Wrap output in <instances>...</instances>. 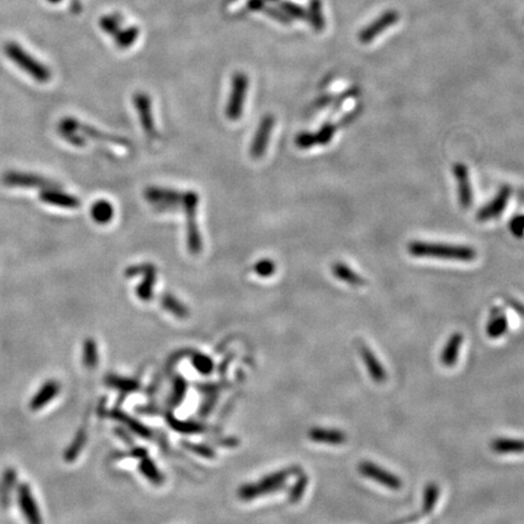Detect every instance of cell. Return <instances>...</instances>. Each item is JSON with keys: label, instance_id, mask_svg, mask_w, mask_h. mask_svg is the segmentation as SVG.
<instances>
[{"label": "cell", "instance_id": "obj_1", "mask_svg": "<svg viewBox=\"0 0 524 524\" xmlns=\"http://www.w3.org/2000/svg\"><path fill=\"white\" fill-rule=\"evenodd\" d=\"M410 255L415 257H432L454 261H473L477 257L475 249L464 245H449L438 243L414 242L408 245Z\"/></svg>", "mask_w": 524, "mask_h": 524}, {"label": "cell", "instance_id": "obj_2", "mask_svg": "<svg viewBox=\"0 0 524 524\" xmlns=\"http://www.w3.org/2000/svg\"><path fill=\"white\" fill-rule=\"evenodd\" d=\"M299 472V469H286V470L277 471L274 473L263 477L262 480H257L256 483H249L244 484L238 490V496L239 499L244 501H250L255 500L260 496H265L267 494H271L274 491L281 490L286 487V480Z\"/></svg>", "mask_w": 524, "mask_h": 524}, {"label": "cell", "instance_id": "obj_3", "mask_svg": "<svg viewBox=\"0 0 524 524\" xmlns=\"http://www.w3.org/2000/svg\"><path fill=\"white\" fill-rule=\"evenodd\" d=\"M199 195L194 191H187L182 193L180 207L184 209L186 215V228H187V247L192 255H198L203 249V241L199 232L197 222V210H198Z\"/></svg>", "mask_w": 524, "mask_h": 524}, {"label": "cell", "instance_id": "obj_4", "mask_svg": "<svg viewBox=\"0 0 524 524\" xmlns=\"http://www.w3.org/2000/svg\"><path fill=\"white\" fill-rule=\"evenodd\" d=\"M5 53L15 64H17L24 72L29 74L37 82H46L50 80L51 73L48 68L45 67L43 63L37 61L33 56H30L28 53H26L22 46L15 43L8 44L5 48Z\"/></svg>", "mask_w": 524, "mask_h": 524}, {"label": "cell", "instance_id": "obj_5", "mask_svg": "<svg viewBox=\"0 0 524 524\" xmlns=\"http://www.w3.org/2000/svg\"><path fill=\"white\" fill-rule=\"evenodd\" d=\"M1 181L5 186L12 189H37L43 191L49 189H61V186L51 181V180L43 177L40 175L32 174V173H24V171H6L1 176Z\"/></svg>", "mask_w": 524, "mask_h": 524}, {"label": "cell", "instance_id": "obj_6", "mask_svg": "<svg viewBox=\"0 0 524 524\" xmlns=\"http://www.w3.org/2000/svg\"><path fill=\"white\" fill-rule=\"evenodd\" d=\"M143 276V279L136 288V295L140 300L150 301L153 297V288L157 283V268L152 263H141L128 267L125 270V277Z\"/></svg>", "mask_w": 524, "mask_h": 524}, {"label": "cell", "instance_id": "obj_7", "mask_svg": "<svg viewBox=\"0 0 524 524\" xmlns=\"http://www.w3.org/2000/svg\"><path fill=\"white\" fill-rule=\"evenodd\" d=\"M182 193L176 189H163V187H148L145 191V198L150 202L157 210L168 211L177 209L181 204Z\"/></svg>", "mask_w": 524, "mask_h": 524}, {"label": "cell", "instance_id": "obj_8", "mask_svg": "<svg viewBox=\"0 0 524 524\" xmlns=\"http://www.w3.org/2000/svg\"><path fill=\"white\" fill-rule=\"evenodd\" d=\"M247 90V79L244 74H237L233 78L232 92L228 100L226 116L229 121L241 119Z\"/></svg>", "mask_w": 524, "mask_h": 524}, {"label": "cell", "instance_id": "obj_9", "mask_svg": "<svg viewBox=\"0 0 524 524\" xmlns=\"http://www.w3.org/2000/svg\"><path fill=\"white\" fill-rule=\"evenodd\" d=\"M17 503L24 519L28 524H43V517L38 504L34 498L33 491L27 483H22L17 488Z\"/></svg>", "mask_w": 524, "mask_h": 524}, {"label": "cell", "instance_id": "obj_10", "mask_svg": "<svg viewBox=\"0 0 524 524\" xmlns=\"http://www.w3.org/2000/svg\"><path fill=\"white\" fill-rule=\"evenodd\" d=\"M274 123H276V119L271 114H266L262 118L256 132H255V136H254L252 146H250V155H252V159H260V158H262V155H265L267 146H268V141H270V136H271V132L274 128Z\"/></svg>", "mask_w": 524, "mask_h": 524}, {"label": "cell", "instance_id": "obj_11", "mask_svg": "<svg viewBox=\"0 0 524 524\" xmlns=\"http://www.w3.org/2000/svg\"><path fill=\"white\" fill-rule=\"evenodd\" d=\"M358 470L364 477L378 482L388 489L398 490L402 488V480H399V477L393 475L388 471L383 470L373 462L364 461L362 464H359Z\"/></svg>", "mask_w": 524, "mask_h": 524}, {"label": "cell", "instance_id": "obj_12", "mask_svg": "<svg viewBox=\"0 0 524 524\" xmlns=\"http://www.w3.org/2000/svg\"><path fill=\"white\" fill-rule=\"evenodd\" d=\"M134 103L135 108L139 112L140 116L141 125L148 137L155 139L158 135L157 128H155V119L152 116V108H150V100L148 95L146 94H136L134 96Z\"/></svg>", "mask_w": 524, "mask_h": 524}, {"label": "cell", "instance_id": "obj_13", "mask_svg": "<svg viewBox=\"0 0 524 524\" xmlns=\"http://www.w3.org/2000/svg\"><path fill=\"white\" fill-rule=\"evenodd\" d=\"M61 392V385L56 380H48L40 386L38 391L34 393L33 397L29 402V408L33 412L42 410L49 403L53 402Z\"/></svg>", "mask_w": 524, "mask_h": 524}, {"label": "cell", "instance_id": "obj_14", "mask_svg": "<svg viewBox=\"0 0 524 524\" xmlns=\"http://www.w3.org/2000/svg\"><path fill=\"white\" fill-rule=\"evenodd\" d=\"M453 173L457 181V189H459V199H460L462 208L469 209L473 200V193L471 187L470 174L469 169L464 163H455L453 165Z\"/></svg>", "mask_w": 524, "mask_h": 524}, {"label": "cell", "instance_id": "obj_15", "mask_svg": "<svg viewBox=\"0 0 524 524\" xmlns=\"http://www.w3.org/2000/svg\"><path fill=\"white\" fill-rule=\"evenodd\" d=\"M39 198L49 205L63 209H77L80 207V200L72 194L66 193L61 189H49L40 191Z\"/></svg>", "mask_w": 524, "mask_h": 524}, {"label": "cell", "instance_id": "obj_16", "mask_svg": "<svg viewBox=\"0 0 524 524\" xmlns=\"http://www.w3.org/2000/svg\"><path fill=\"white\" fill-rule=\"evenodd\" d=\"M398 17L399 16H398L396 11H388L386 14H383L380 19H376L375 22H373V24L360 32V34H359V42L363 44L373 42L374 38L376 35L383 33V29L387 28L390 26L396 24L398 21Z\"/></svg>", "mask_w": 524, "mask_h": 524}, {"label": "cell", "instance_id": "obj_17", "mask_svg": "<svg viewBox=\"0 0 524 524\" xmlns=\"http://www.w3.org/2000/svg\"><path fill=\"white\" fill-rule=\"evenodd\" d=\"M509 195H511V189L509 187H504L498 193L496 198L493 199L484 208L480 209L477 218L480 221H488L491 218H499L509 203Z\"/></svg>", "mask_w": 524, "mask_h": 524}, {"label": "cell", "instance_id": "obj_18", "mask_svg": "<svg viewBox=\"0 0 524 524\" xmlns=\"http://www.w3.org/2000/svg\"><path fill=\"white\" fill-rule=\"evenodd\" d=\"M360 354L363 358L364 364L368 369V373L375 383H383L386 381L387 375L383 369V364L378 362L376 356L372 352V349L367 347L365 344H360Z\"/></svg>", "mask_w": 524, "mask_h": 524}, {"label": "cell", "instance_id": "obj_19", "mask_svg": "<svg viewBox=\"0 0 524 524\" xmlns=\"http://www.w3.org/2000/svg\"><path fill=\"white\" fill-rule=\"evenodd\" d=\"M308 437L311 441L315 443H324V444H331V446H340L344 444L347 441L346 433L339 430H329V428H312L308 432Z\"/></svg>", "mask_w": 524, "mask_h": 524}, {"label": "cell", "instance_id": "obj_20", "mask_svg": "<svg viewBox=\"0 0 524 524\" xmlns=\"http://www.w3.org/2000/svg\"><path fill=\"white\" fill-rule=\"evenodd\" d=\"M17 483V473L14 469H6L0 480V505L6 509L11 503L12 493Z\"/></svg>", "mask_w": 524, "mask_h": 524}, {"label": "cell", "instance_id": "obj_21", "mask_svg": "<svg viewBox=\"0 0 524 524\" xmlns=\"http://www.w3.org/2000/svg\"><path fill=\"white\" fill-rule=\"evenodd\" d=\"M79 131L82 132V135H87L89 139L92 140L100 141V142H108V143H113V145L121 146L124 148L130 147V142L123 139V137H118V136L110 135V134H105L102 131L97 130L95 128H92L90 125H85V124H79Z\"/></svg>", "mask_w": 524, "mask_h": 524}, {"label": "cell", "instance_id": "obj_22", "mask_svg": "<svg viewBox=\"0 0 524 524\" xmlns=\"http://www.w3.org/2000/svg\"><path fill=\"white\" fill-rule=\"evenodd\" d=\"M464 336L461 333H455L451 335L448 342H446L443 352H442L441 360L443 365L446 367H453L457 360V356L460 352L461 344H462Z\"/></svg>", "mask_w": 524, "mask_h": 524}, {"label": "cell", "instance_id": "obj_23", "mask_svg": "<svg viewBox=\"0 0 524 524\" xmlns=\"http://www.w3.org/2000/svg\"><path fill=\"white\" fill-rule=\"evenodd\" d=\"M333 274L340 281H344L346 284L352 286H363L367 284V281L363 277L347 266L344 262H336L333 265Z\"/></svg>", "mask_w": 524, "mask_h": 524}, {"label": "cell", "instance_id": "obj_24", "mask_svg": "<svg viewBox=\"0 0 524 524\" xmlns=\"http://www.w3.org/2000/svg\"><path fill=\"white\" fill-rule=\"evenodd\" d=\"M90 213L95 222L98 225H107L114 216V208L111 202H108L106 199H100L92 204Z\"/></svg>", "mask_w": 524, "mask_h": 524}, {"label": "cell", "instance_id": "obj_25", "mask_svg": "<svg viewBox=\"0 0 524 524\" xmlns=\"http://www.w3.org/2000/svg\"><path fill=\"white\" fill-rule=\"evenodd\" d=\"M490 448L498 454H521V453H524V441L523 439L498 438L490 443Z\"/></svg>", "mask_w": 524, "mask_h": 524}, {"label": "cell", "instance_id": "obj_26", "mask_svg": "<svg viewBox=\"0 0 524 524\" xmlns=\"http://www.w3.org/2000/svg\"><path fill=\"white\" fill-rule=\"evenodd\" d=\"M507 325L509 322L506 315H503L499 310H494L491 312L489 323L487 325V334L490 339H498L507 331Z\"/></svg>", "mask_w": 524, "mask_h": 524}, {"label": "cell", "instance_id": "obj_27", "mask_svg": "<svg viewBox=\"0 0 524 524\" xmlns=\"http://www.w3.org/2000/svg\"><path fill=\"white\" fill-rule=\"evenodd\" d=\"M87 443V432L84 428L79 430L76 433V436L73 438V441L71 442V444L67 446V449L63 453V459L66 462H73L74 460H77L78 456L80 455L84 446Z\"/></svg>", "mask_w": 524, "mask_h": 524}, {"label": "cell", "instance_id": "obj_28", "mask_svg": "<svg viewBox=\"0 0 524 524\" xmlns=\"http://www.w3.org/2000/svg\"><path fill=\"white\" fill-rule=\"evenodd\" d=\"M160 305L163 306L164 310L168 311L171 315H174L177 318H186L189 317V311L187 306L184 305L179 299H176L171 294H164L160 297Z\"/></svg>", "mask_w": 524, "mask_h": 524}, {"label": "cell", "instance_id": "obj_29", "mask_svg": "<svg viewBox=\"0 0 524 524\" xmlns=\"http://www.w3.org/2000/svg\"><path fill=\"white\" fill-rule=\"evenodd\" d=\"M82 363L89 369H94L98 364V349L95 340L89 338L82 344Z\"/></svg>", "mask_w": 524, "mask_h": 524}, {"label": "cell", "instance_id": "obj_30", "mask_svg": "<svg viewBox=\"0 0 524 524\" xmlns=\"http://www.w3.org/2000/svg\"><path fill=\"white\" fill-rule=\"evenodd\" d=\"M105 381L110 387L118 390L123 393L134 392L139 387V383L135 380L121 378V376H116V375H108Z\"/></svg>", "mask_w": 524, "mask_h": 524}, {"label": "cell", "instance_id": "obj_31", "mask_svg": "<svg viewBox=\"0 0 524 524\" xmlns=\"http://www.w3.org/2000/svg\"><path fill=\"white\" fill-rule=\"evenodd\" d=\"M112 415H113V417L116 419V420H119V421L123 422V423L128 425L129 428H131L132 431L136 432L137 435H140V436L143 437V438H150V430H148L147 427L143 426L141 422L136 421V420L131 419L130 417H128L124 412H119V410H114V412H112Z\"/></svg>", "mask_w": 524, "mask_h": 524}, {"label": "cell", "instance_id": "obj_32", "mask_svg": "<svg viewBox=\"0 0 524 524\" xmlns=\"http://www.w3.org/2000/svg\"><path fill=\"white\" fill-rule=\"evenodd\" d=\"M438 498H439V488H438V485L435 484V483H430V484L426 485L425 491H423L422 514H431L433 509H435V506H436Z\"/></svg>", "mask_w": 524, "mask_h": 524}, {"label": "cell", "instance_id": "obj_33", "mask_svg": "<svg viewBox=\"0 0 524 524\" xmlns=\"http://www.w3.org/2000/svg\"><path fill=\"white\" fill-rule=\"evenodd\" d=\"M140 471L147 480H150L155 484H160L163 482V475L160 473V471L157 469L153 461L150 460L147 456L142 457V460H141Z\"/></svg>", "mask_w": 524, "mask_h": 524}, {"label": "cell", "instance_id": "obj_34", "mask_svg": "<svg viewBox=\"0 0 524 524\" xmlns=\"http://www.w3.org/2000/svg\"><path fill=\"white\" fill-rule=\"evenodd\" d=\"M276 268V262L273 261V260H271V259H261V260H259L255 263L254 271H255L257 276L267 278V277H271L274 274Z\"/></svg>", "mask_w": 524, "mask_h": 524}, {"label": "cell", "instance_id": "obj_35", "mask_svg": "<svg viewBox=\"0 0 524 524\" xmlns=\"http://www.w3.org/2000/svg\"><path fill=\"white\" fill-rule=\"evenodd\" d=\"M307 484H308L307 475H300L299 480H296L295 485L291 488L290 493H289V500H290L291 503L300 501L301 498L304 496Z\"/></svg>", "mask_w": 524, "mask_h": 524}, {"label": "cell", "instance_id": "obj_36", "mask_svg": "<svg viewBox=\"0 0 524 524\" xmlns=\"http://www.w3.org/2000/svg\"><path fill=\"white\" fill-rule=\"evenodd\" d=\"M192 364L194 365V368L198 370L199 373L202 374H210L213 372V363L211 359L209 358L208 356H204V354L197 353L192 359Z\"/></svg>", "mask_w": 524, "mask_h": 524}, {"label": "cell", "instance_id": "obj_37", "mask_svg": "<svg viewBox=\"0 0 524 524\" xmlns=\"http://www.w3.org/2000/svg\"><path fill=\"white\" fill-rule=\"evenodd\" d=\"M335 134V126L333 124L326 123L324 125L320 128V130L315 134L317 137V145L325 146L329 143L330 141L333 140Z\"/></svg>", "mask_w": 524, "mask_h": 524}, {"label": "cell", "instance_id": "obj_38", "mask_svg": "<svg viewBox=\"0 0 524 524\" xmlns=\"http://www.w3.org/2000/svg\"><path fill=\"white\" fill-rule=\"evenodd\" d=\"M295 143L301 150H308V148H312L313 146L317 145V137H315V134L304 131V132L296 136Z\"/></svg>", "mask_w": 524, "mask_h": 524}, {"label": "cell", "instance_id": "obj_39", "mask_svg": "<svg viewBox=\"0 0 524 524\" xmlns=\"http://www.w3.org/2000/svg\"><path fill=\"white\" fill-rule=\"evenodd\" d=\"M187 392V383L182 378H177L175 380L174 391L171 394V401L174 404H179L182 402L184 394Z\"/></svg>", "mask_w": 524, "mask_h": 524}, {"label": "cell", "instance_id": "obj_40", "mask_svg": "<svg viewBox=\"0 0 524 524\" xmlns=\"http://www.w3.org/2000/svg\"><path fill=\"white\" fill-rule=\"evenodd\" d=\"M60 135L62 139L76 146V147H84L87 141L84 139V136H80L78 134V131H60Z\"/></svg>", "mask_w": 524, "mask_h": 524}, {"label": "cell", "instance_id": "obj_41", "mask_svg": "<svg viewBox=\"0 0 524 524\" xmlns=\"http://www.w3.org/2000/svg\"><path fill=\"white\" fill-rule=\"evenodd\" d=\"M169 421L173 428H176L177 431L193 433V432H199L202 430V427L197 425L195 422L193 423V422L177 421V420H169Z\"/></svg>", "mask_w": 524, "mask_h": 524}, {"label": "cell", "instance_id": "obj_42", "mask_svg": "<svg viewBox=\"0 0 524 524\" xmlns=\"http://www.w3.org/2000/svg\"><path fill=\"white\" fill-rule=\"evenodd\" d=\"M509 229L514 234V237H524V215L514 216L511 222H509Z\"/></svg>", "mask_w": 524, "mask_h": 524}, {"label": "cell", "instance_id": "obj_43", "mask_svg": "<svg viewBox=\"0 0 524 524\" xmlns=\"http://www.w3.org/2000/svg\"><path fill=\"white\" fill-rule=\"evenodd\" d=\"M49 1H51V3H58L60 0H49Z\"/></svg>", "mask_w": 524, "mask_h": 524}]
</instances>
